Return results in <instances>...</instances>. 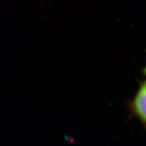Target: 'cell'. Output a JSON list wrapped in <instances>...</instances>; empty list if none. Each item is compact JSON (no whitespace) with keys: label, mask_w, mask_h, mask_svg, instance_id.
Instances as JSON below:
<instances>
[{"label":"cell","mask_w":146,"mask_h":146,"mask_svg":"<svg viewBox=\"0 0 146 146\" xmlns=\"http://www.w3.org/2000/svg\"><path fill=\"white\" fill-rule=\"evenodd\" d=\"M133 109L141 120L146 124V82L141 85L133 102Z\"/></svg>","instance_id":"cell-1"},{"label":"cell","mask_w":146,"mask_h":146,"mask_svg":"<svg viewBox=\"0 0 146 146\" xmlns=\"http://www.w3.org/2000/svg\"><path fill=\"white\" fill-rule=\"evenodd\" d=\"M145 74H146V68H145Z\"/></svg>","instance_id":"cell-3"},{"label":"cell","mask_w":146,"mask_h":146,"mask_svg":"<svg viewBox=\"0 0 146 146\" xmlns=\"http://www.w3.org/2000/svg\"><path fill=\"white\" fill-rule=\"evenodd\" d=\"M63 138L66 141H67L68 143H70V144H73V143H74V142H75L74 138H72L71 136H70L69 135H64Z\"/></svg>","instance_id":"cell-2"}]
</instances>
